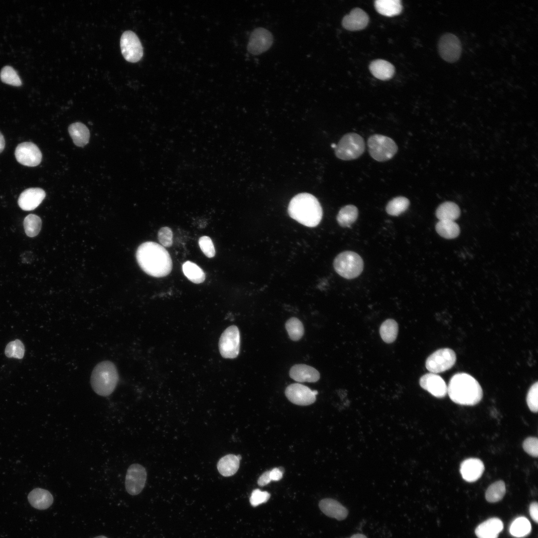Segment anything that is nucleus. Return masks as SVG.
I'll use <instances>...</instances> for the list:
<instances>
[{
	"label": "nucleus",
	"mask_w": 538,
	"mask_h": 538,
	"mask_svg": "<svg viewBox=\"0 0 538 538\" xmlns=\"http://www.w3.org/2000/svg\"><path fill=\"white\" fill-rule=\"evenodd\" d=\"M136 258L142 270L150 276L164 277L171 271L172 263L169 254L156 243L146 242L141 244L136 250Z\"/></svg>",
	"instance_id": "1"
},
{
	"label": "nucleus",
	"mask_w": 538,
	"mask_h": 538,
	"mask_svg": "<svg viewBox=\"0 0 538 538\" xmlns=\"http://www.w3.org/2000/svg\"><path fill=\"white\" fill-rule=\"evenodd\" d=\"M447 394L454 403L463 405H474L483 397L482 389L479 382L465 373L454 374L447 386Z\"/></svg>",
	"instance_id": "2"
},
{
	"label": "nucleus",
	"mask_w": 538,
	"mask_h": 538,
	"mask_svg": "<svg viewBox=\"0 0 538 538\" xmlns=\"http://www.w3.org/2000/svg\"><path fill=\"white\" fill-rule=\"evenodd\" d=\"M289 216L298 223L308 227H314L320 222L322 209L317 199L308 193L294 196L290 201L287 209Z\"/></svg>",
	"instance_id": "3"
},
{
	"label": "nucleus",
	"mask_w": 538,
	"mask_h": 538,
	"mask_svg": "<svg viewBox=\"0 0 538 538\" xmlns=\"http://www.w3.org/2000/svg\"><path fill=\"white\" fill-rule=\"evenodd\" d=\"M119 374L115 364L110 361L98 363L93 369L91 385L98 395L107 397L115 390L119 381Z\"/></svg>",
	"instance_id": "4"
},
{
	"label": "nucleus",
	"mask_w": 538,
	"mask_h": 538,
	"mask_svg": "<svg viewBox=\"0 0 538 538\" xmlns=\"http://www.w3.org/2000/svg\"><path fill=\"white\" fill-rule=\"evenodd\" d=\"M333 267L336 272L347 279H352L359 276L363 269V261L357 253L345 251L340 253L335 258Z\"/></svg>",
	"instance_id": "5"
},
{
	"label": "nucleus",
	"mask_w": 538,
	"mask_h": 538,
	"mask_svg": "<svg viewBox=\"0 0 538 538\" xmlns=\"http://www.w3.org/2000/svg\"><path fill=\"white\" fill-rule=\"evenodd\" d=\"M365 149L363 138L359 134L350 133L344 134L336 144L335 153L343 160H351L360 157Z\"/></svg>",
	"instance_id": "6"
},
{
	"label": "nucleus",
	"mask_w": 538,
	"mask_h": 538,
	"mask_svg": "<svg viewBox=\"0 0 538 538\" xmlns=\"http://www.w3.org/2000/svg\"><path fill=\"white\" fill-rule=\"evenodd\" d=\"M367 145L371 156L380 162L391 159L398 150V146L393 139L379 134L371 135L368 138Z\"/></svg>",
	"instance_id": "7"
},
{
	"label": "nucleus",
	"mask_w": 538,
	"mask_h": 538,
	"mask_svg": "<svg viewBox=\"0 0 538 538\" xmlns=\"http://www.w3.org/2000/svg\"><path fill=\"white\" fill-rule=\"evenodd\" d=\"M456 361V355L451 349L444 348L438 349L426 359V368L431 373L437 374L445 372L451 368Z\"/></svg>",
	"instance_id": "8"
},
{
	"label": "nucleus",
	"mask_w": 538,
	"mask_h": 538,
	"mask_svg": "<svg viewBox=\"0 0 538 538\" xmlns=\"http://www.w3.org/2000/svg\"><path fill=\"white\" fill-rule=\"evenodd\" d=\"M240 335L238 328L232 325L227 328L222 334L219 348L221 355L225 358H236L240 351Z\"/></svg>",
	"instance_id": "9"
},
{
	"label": "nucleus",
	"mask_w": 538,
	"mask_h": 538,
	"mask_svg": "<svg viewBox=\"0 0 538 538\" xmlns=\"http://www.w3.org/2000/svg\"><path fill=\"white\" fill-rule=\"evenodd\" d=\"M122 53L124 58L130 62L139 61L143 56V48L137 36L133 31H125L120 40Z\"/></svg>",
	"instance_id": "10"
},
{
	"label": "nucleus",
	"mask_w": 538,
	"mask_h": 538,
	"mask_svg": "<svg viewBox=\"0 0 538 538\" xmlns=\"http://www.w3.org/2000/svg\"><path fill=\"white\" fill-rule=\"evenodd\" d=\"M438 49L439 55L443 59L448 62H454L460 57L461 44L456 35L446 33L439 38Z\"/></svg>",
	"instance_id": "11"
},
{
	"label": "nucleus",
	"mask_w": 538,
	"mask_h": 538,
	"mask_svg": "<svg viewBox=\"0 0 538 538\" xmlns=\"http://www.w3.org/2000/svg\"><path fill=\"white\" fill-rule=\"evenodd\" d=\"M147 477L145 468L139 464H133L128 468L125 479V487L132 495L139 494L143 489Z\"/></svg>",
	"instance_id": "12"
},
{
	"label": "nucleus",
	"mask_w": 538,
	"mask_h": 538,
	"mask_svg": "<svg viewBox=\"0 0 538 538\" xmlns=\"http://www.w3.org/2000/svg\"><path fill=\"white\" fill-rule=\"evenodd\" d=\"M317 391H312L308 387L298 383L292 384L287 386L285 394L288 400L294 404L299 405H310L316 401Z\"/></svg>",
	"instance_id": "13"
},
{
	"label": "nucleus",
	"mask_w": 538,
	"mask_h": 538,
	"mask_svg": "<svg viewBox=\"0 0 538 538\" xmlns=\"http://www.w3.org/2000/svg\"><path fill=\"white\" fill-rule=\"evenodd\" d=\"M15 156L20 164L30 167L38 165L42 160V153L36 145L31 142H24L17 145Z\"/></svg>",
	"instance_id": "14"
},
{
	"label": "nucleus",
	"mask_w": 538,
	"mask_h": 538,
	"mask_svg": "<svg viewBox=\"0 0 538 538\" xmlns=\"http://www.w3.org/2000/svg\"><path fill=\"white\" fill-rule=\"evenodd\" d=\"M272 42L271 33L264 28L259 27L254 29L251 34L248 50L253 54H260L268 50Z\"/></svg>",
	"instance_id": "15"
},
{
	"label": "nucleus",
	"mask_w": 538,
	"mask_h": 538,
	"mask_svg": "<svg viewBox=\"0 0 538 538\" xmlns=\"http://www.w3.org/2000/svg\"><path fill=\"white\" fill-rule=\"evenodd\" d=\"M421 387L433 396L442 398L447 394V386L439 375L432 373L423 375L419 379Z\"/></svg>",
	"instance_id": "16"
},
{
	"label": "nucleus",
	"mask_w": 538,
	"mask_h": 538,
	"mask_svg": "<svg viewBox=\"0 0 538 538\" xmlns=\"http://www.w3.org/2000/svg\"><path fill=\"white\" fill-rule=\"evenodd\" d=\"M45 191L40 188H29L19 195L18 204L24 211H31L37 208L45 197Z\"/></svg>",
	"instance_id": "17"
},
{
	"label": "nucleus",
	"mask_w": 538,
	"mask_h": 538,
	"mask_svg": "<svg viewBox=\"0 0 538 538\" xmlns=\"http://www.w3.org/2000/svg\"><path fill=\"white\" fill-rule=\"evenodd\" d=\"M484 469V465L480 459L470 458L462 462L460 464V472L464 480L469 482H473L481 477Z\"/></svg>",
	"instance_id": "18"
},
{
	"label": "nucleus",
	"mask_w": 538,
	"mask_h": 538,
	"mask_svg": "<svg viewBox=\"0 0 538 538\" xmlns=\"http://www.w3.org/2000/svg\"><path fill=\"white\" fill-rule=\"evenodd\" d=\"M369 20L368 14L362 9H353L342 20V26L351 31L360 30L365 28Z\"/></svg>",
	"instance_id": "19"
},
{
	"label": "nucleus",
	"mask_w": 538,
	"mask_h": 538,
	"mask_svg": "<svg viewBox=\"0 0 538 538\" xmlns=\"http://www.w3.org/2000/svg\"><path fill=\"white\" fill-rule=\"evenodd\" d=\"M289 376L298 382L314 383L320 378V374L313 367L305 364H296L289 371Z\"/></svg>",
	"instance_id": "20"
},
{
	"label": "nucleus",
	"mask_w": 538,
	"mask_h": 538,
	"mask_svg": "<svg viewBox=\"0 0 538 538\" xmlns=\"http://www.w3.org/2000/svg\"><path fill=\"white\" fill-rule=\"evenodd\" d=\"M319 507L326 516L338 521L344 520L348 516V511L337 501L325 498L320 501Z\"/></svg>",
	"instance_id": "21"
},
{
	"label": "nucleus",
	"mask_w": 538,
	"mask_h": 538,
	"mask_svg": "<svg viewBox=\"0 0 538 538\" xmlns=\"http://www.w3.org/2000/svg\"><path fill=\"white\" fill-rule=\"evenodd\" d=\"M503 529V524L496 518L489 519L480 524L475 530L478 538H497Z\"/></svg>",
	"instance_id": "22"
},
{
	"label": "nucleus",
	"mask_w": 538,
	"mask_h": 538,
	"mask_svg": "<svg viewBox=\"0 0 538 538\" xmlns=\"http://www.w3.org/2000/svg\"><path fill=\"white\" fill-rule=\"evenodd\" d=\"M28 500L33 507L38 510L48 508L53 502V498L50 492L41 488L32 490L28 495Z\"/></svg>",
	"instance_id": "23"
},
{
	"label": "nucleus",
	"mask_w": 538,
	"mask_h": 538,
	"mask_svg": "<svg viewBox=\"0 0 538 538\" xmlns=\"http://www.w3.org/2000/svg\"><path fill=\"white\" fill-rule=\"evenodd\" d=\"M369 69L374 77L382 80L391 79L395 73L394 66L388 61L382 59L372 61L369 65Z\"/></svg>",
	"instance_id": "24"
},
{
	"label": "nucleus",
	"mask_w": 538,
	"mask_h": 538,
	"mask_svg": "<svg viewBox=\"0 0 538 538\" xmlns=\"http://www.w3.org/2000/svg\"><path fill=\"white\" fill-rule=\"evenodd\" d=\"M68 132L76 145L82 147L89 142L90 132L83 124L77 122L71 124Z\"/></svg>",
	"instance_id": "25"
},
{
	"label": "nucleus",
	"mask_w": 538,
	"mask_h": 538,
	"mask_svg": "<svg viewBox=\"0 0 538 538\" xmlns=\"http://www.w3.org/2000/svg\"><path fill=\"white\" fill-rule=\"evenodd\" d=\"M240 460L237 456L228 454L221 458L218 462L217 468L219 473L225 477L235 474L239 468Z\"/></svg>",
	"instance_id": "26"
},
{
	"label": "nucleus",
	"mask_w": 538,
	"mask_h": 538,
	"mask_svg": "<svg viewBox=\"0 0 538 538\" xmlns=\"http://www.w3.org/2000/svg\"><path fill=\"white\" fill-rule=\"evenodd\" d=\"M375 7L379 13L387 16L399 14L403 8L400 0H377L375 1Z\"/></svg>",
	"instance_id": "27"
},
{
	"label": "nucleus",
	"mask_w": 538,
	"mask_h": 538,
	"mask_svg": "<svg viewBox=\"0 0 538 538\" xmlns=\"http://www.w3.org/2000/svg\"><path fill=\"white\" fill-rule=\"evenodd\" d=\"M436 216L439 221H453L460 216V210L455 203L447 201L441 204L436 210Z\"/></svg>",
	"instance_id": "28"
},
{
	"label": "nucleus",
	"mask_w": 538,
	"mask_h": 538,
	"mask_svg": "<svg viewBox=\"0 0 538 538\" xmlns=\"http://www.w3.org/2000/svg\"><path fill=\"white\" fill-rule=\"evenodd\" d=\"M358 216L357 208L353 205H347L341 208L339 210L336 220L340 226L348 227L356 221Z\"/></svg>",
	"instance_id": "29"
},
{
	"label": "nucleus",
	"mask_w": 538,
	"mask_h": 538,
	"mask_svg": "<svg viewBox=\"0 0 538 538\" xmlns=\"http://www.w3.org/2000/svg\"><path fill=\"white\" fill-rule=\"evenodd\" d=\"M398 330L397 322L393 319H388L381 324L380 328V334L384 342L391 343L396 339Z\"/></svg>",
	"instance_id": "30"
},
{
	"label": "nucleus",
	"mask_w": 538,
	"mask_h": 538,
	"mask_svg": "<svg viewBox=\"0 0 538 538\" xmlns=\"http://www.w3.org/2000/svg\"><path fill=\"white\" fill-rule=\"evenodd\" d=\"M435 230L440 236L448 239L457 237L460 233L459 226L453 221H439L435 225Z\"/></svg>",
	"instance_id": "31"
},
{
	"label": "nucleus",
	"mask_w": 538,
	"mask_h": 538,
	"mask_svg": "<svg viewBox=\"0 0 538 538\" xmlns=\"http://www.w3.org/2000/svg\"><path fill=\"white\" fill-rule=\"evenodd\" d=\"M182 270L184 275L193 283H200L205 280V274L203 269L192 262H185Z\"/></svg>",
	"instance_id": "32"
},
{
	"label": "nucleus",
	"mask_w": 538,
	"mask_h": 538,
	"mask_svg": "<svg viewBox=\"0 0 538 538\" xmlns=\"http://www.w3.org/2000/svg\"><path fill=\"white\" fill-rule=\"evenodd\" d=\"M532 529L531 524L528 519L524 517L516 518L511 524L510 533L517 538H523L528 535Z\"/></svg>",
	"instance_id": "33"
},
{
	"label": "nucleus",
	"mask_w": 538,
	"mask_h": 538,
	"mask_svg": "<svg viewBox=\"0 0 538 538\" xmlns=\"http://www.w3.org/2000/svg\"><path fill=\"white\" fill-rule=\"evenodd\" d=\"M409 200L404 196H398L390 200L386 208L388 214L398 216L405 211L409 205Z\"/></svg>",
	"instance_id": "34"
},
{
	"label": "nucleus",
	"mask_w": 538,
	"mask_h": 538,
	"mask_svg": "<svg viewBox=\"0 0 538 538\" xmlns=\"http://www.w3.org/2000/svg\"><path fill=\"white\" fill-rule=\"evenodd\" d=\"M505 493V484L504 481L500 480L489 486L486 491L485 498L489 502H497L503 498Z\"/></svg>",
	"instance_id": "35"
},
{
	"label": "nucleus",
	"mask_w": 538,
	"mask_h": 538,
	"mask_svg": "<svg viewBox=\"0 0 538 538\" xmlns=\"http://www.w3.org/2000/svg\"><path fill=\"white\" fill-rule=\"evenodd\" d=\"M42 221L40 218L35 214H29L23 221V227L26 235L29 237L37 236L41 228Z\"/></svg>",
	"instance_id": "36"
},
{
	"label": "nucleus",
	"mask_w": 538,
	"mask_h": 538,
	"mask_svg": "<svg viewBox=\"0 0 538 538\" xmlns=\"http://www.w3.org/2000/svg\"><path fill=\"white\" fill-rule=\"evenodd\" d=\"M285 328L289 338L293 341L300 340L304 334L303 325L296 317H291L286 321Z\"/></svg>",
	"instance_id": "37"
},
{
	"label": "nucleus",
	"mask_w": 538,
	"mask_h": 538,
	"mask_svg": "<svg viewBox=\"0 0 538 538\" xmlns=\"http://www.w3.org/2000/svg\"><path fill=\"white\" fill-rule=\"evenodd\" d=\"M0 77L2 82L9 85L19 86L21 81L16 71L11 66H5L0 71Z\"/></svg>",
	"instance_id": "38"
},
{
	"label": "nucleus",
	"mask_w": 538,
	"mask_h": 538,
	"mask_svg": "<svg viewBox=\"0 0 538 538\" xmlns=\"http://www.w3.org/2000/svg\"><path fill=\"white\" fill-rule=\"evenodd\" d=\"M5 354L8 358L21 359L24 354V347L18 339L9 342L5 349Z\"/></svg>",
	"instance_id": "39"
},
{
	"label": "nucleus",
	"mask_w": 538,
	"mask_h": 538,
	"mask_svg": "<svg viewBox=\"0 0 538 538\" xmlns=\"http://www.w3.org/2000/svg\"><path fill=\"white\" fill-rule=\"evenodd\" d=\"M538 382L533 384L530 388L527 396L528 406L532 412H537L538 410Z\"/></svg>",
	"instance_id": "40"
},
{
	"label": "nucleus",
	"mask_w": 538,
	"mask_h": 538,
	"mask_svg": "<svg viewBox=\"0 0 538 538\" xmlns=\"http://www.w3.org/2000/svg\"><path fill=\"white\" fill-rule=\"evenodd\" d=\"M199 247L208 258H211L215 255V250L211 239L208 236L200 237L198 241Z\"/></svg>",
	"instance_id": "41"
},
{
	"label": "nucleus",
	"mask_w": 538,
	"mask_h": 538,
	"mask_svg": "<svg viewBox=\"0 0 538 538\" xmlns=\"http://www.w3.org/2000/svg\"><path fill=\"white\" fill-rule=\"evenodd\" d=\"M158 239L163 247H170L173 243V233L168 227L160 228L158 232Z\"/></svg>",
	"instance_id": "42"
},
{
	"label": "nucleus",
	"mask_w": 538,
	"mask_h": 538,
	"mask_svg": "<svg viewBox=\"0 0 538 538\" xmlns=\"http://www.w3.org/2000/svg\"><path fill=\"white\" fill-rule=\"evenodd\" d=\"M523 447L525 452L530 455L537 457L538 455V439L537 437H529L523 443Z\"/></svg>",
	"instance_id": "43"
},
{
	"label": "nucleus",
	"mask_w": 538,
	"mask_h": 538,
	"mask_svg": "<svg viewBox=\"0 0 538 538\" xmlns=\"http://www.w3.org/2000/svg\"><path fill=\"white\" fill-rule=\"evenodd\" d=\"M270 496V494L267 491H262L258 489H255L251 494L250 502L253 507H256L268 501Z\"/></svg>",
	"instance_id": "44"
},
{
	"label": "nucleus",
	"mask_w": 538,
	"mask_h": 538,
	"mask_svg": "<svg viewBox=\"0 0 538 538\" xmlns=\"http://www.w3.org/2000/svg\"><path fill=\"white\" fill-rule=\"evenodd\" d=\"M270 471L264 472L258 479V484L261 486L268 484L271 480L269 476Z\"/></svg>",
	"instance_id": "45"
},
{
	"label": "nucleus",
	"mask_w": 538,
	"mask_h": 538,
	"mask_svg": "<svg viewBox=\"0 0 538 538\" xmlns=\"http://www.w3.org/2000/svg\"><path fill=\"white\" fill-rule=\"evenodd\" d=\"M530 514L532 519L538 523V505L536 502H533L530 506Z\"/></svg>",
	"instance_id": "46"
},
{
	"label": "nucleus",
	"mask_w": 538,
	"mask_h": 538,
	"mask_svg": "<svg viewBox=\"0 0 538 538\" xmlns=\"http://www.w3.org/2000/svg\"><path fill=\"white\" fill-rule=\"evenodd\" d=\"M283 475V472L278 468H275L270 470L269 476L271 481H279Z\"/></svg>",
	"instance_id": "47"
},
{
	"label": "nucleus",
	"mask_w": 538,
	"mask_h": 538,
	"mask_svg": "<svg viewBox=\"0 0 538 538\" xmlns=\"http://www.w3.org/2000/svg\"><path fill=\"white\" fill-rule=\"evenodd\" d=\"M5 146V141L2 134L0 132V153H1Z\"/></svg>",
	"instance_id": "48"
},
{
	"label": "nucleus",
	"mask_w": 538,
	"mask_h": 538,
	"mask_svg": "<svg viewBox=\"0 0 538 538\" xmlns=\"http://www.w3.org/2000/svg\"><path fill=\"white\" fill-rule=\"evenodd\" d=\"M349 538H367L366 536L361 534H356L352 535Z\"/></svg>",
	"instance_id": "49"
},
{
	"label": "nucleus",
	"mask_w": 538,
	"mask_h": 538,
	"mask_svg": "<svg viewBox=\"0 0 538 538\" xmlns=\"http://www.w3.org/2000/svg\"><path fill=\"white\" fill-rule=\"evenodd\" d=\"M94 538H108L105 537V536H100L96 537H95Z\"/></svg>",
	"instance_id": "50"
},
{
	"label": "nucleus",
	"mask_w": 538,
	"mask_h": 538,
	"mask_svg": "<svg viewBox=\"0 0 538 538\" xmlns=\"http://www.w3.org/2000/svg\"><path fill=\"white\" fill-rule=\"evenodd\" d=\"M336 144H335V143H332V144H331V147H332L333 148H334V149H335V147H336Z\"/></svg>",
	"instance_id": "51"
}]
</instances>
